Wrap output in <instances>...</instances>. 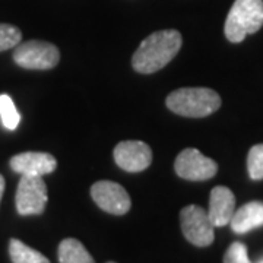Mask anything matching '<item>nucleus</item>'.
<instances>
[{
  "mask_svg": "<svg viewBox=\"0 0 263 263\" xmlns=\"http://www.w3.org/2000/svg\"><path fill=\"white\" fill-rule=\"evenodd\" d=\"M165 104L170 111L179 116L202 119L219 110L221 97L209 88H180L167 97Z\"/></svg>",
  "mask_w": 263,
  "mask_h": 263,
  "instance_id": "obj_2",
  "label": "nucleus"
},
{
  "mask_svg": "<svg viewBox=\"0 0 263 263\" xmlns=\"http://www.w3.org/2000/svg\"><path fill=\"white\" fill-rule=\"evenodd\" d=\"M57 254L60 263H95L85 246L76 238H65L59 245Z\"/></svg>",
  "mask_w": 263,
  "mask_h": 263,
  "instance_id": "obj_13",
  "label": "nucleus"
},
{
  "mask_svg": "<svg viewBox=\"0 0 263 263\" xmlns=\"http://www.w3.org/2000/svg\"><path fill=\"white\" fill-rule=\"evenodd\" d=\"M107 263H116V262H107Z\"/></svg>",
  "mask_w": 263,
  "mask_h": 263,
  "instance_id": "obj_20",
  "label": "nucleus"
},
{
  "mask_svg": "<svg viewBox=\"0 0 263 263\" xmlns=\"http://www.w3.org/2000/svg\"><path fill=\"white\" fill-rule=\"evenodd\" d=\"M91 197L97 206H100L107 214L124 215L130 211L132 200L126 189L116 181L101 180L92 184Z\"/></svg>",
  "mask_w": 263,
  "mask_h": 263,
  "instance_id": "obj_8",
  "label": "nucleus"
},
{
  "mask_svg": "<svg viewBox=\"0 0 263 263\" xmlns=\"http://www.w3.org/2000/svg\"><path fill=\"white\" fill-rule=\"evenodd\" d=\"M0 119L8 130H15L19 126L21 116L9 95H0Z\"/></svg>",
  "mask_w": 263,
  "mask_h": 263,
  "instance_id": "obj_15",
  "label": "nucleus"
},
{
  "mask_svg": "<svg viewBox=\"0 0 263 263\" xmlns=\"http://www.w3.org/2000/svg\"><path fill=\"white\" fill-rule=\"evenodd\" d=\"M10 168L21 176L43 177L57 168L56 158L48 152H22L13 155L9 161Z\"/></svg>",
  "mask_w": 263,
  "mask_h": 263,
  "instance_id": "obj_10",
  "label": "nucleus"
},
{
  "mask_svg": "<svg viewBox=\"0 0 263 263\" xmlns=\"http://www.w3.org/2000/svg\"><path fill=\"white\" fill-rule=\"evenodd\" d=\"M230 226L237 234H246L263 227V202L253 200L238 208L230 221Z\"/></svg>",
  "mask_w": 263,
  "mask_h": 263,
  "instance_id": "obj_12",
  "label": "nucleus"
},
{
  "mask_svg": "<svg viewBox=\"0 0 263 263\" xmlns=\"http://www.w3.org/2000/svg\"><path fill=\"white\" fill-rule=\"evenodd\" d=\"M22 32L10 24H0V51L15 48L21 43Z\"/></svg>",
  "mask_w": 263,
  "mask_h": 263,
  "instance_id": "obj_17",
  "label": "nucleus"
},
{
  "mask_svg": "<svg viewBox=\"0 0 263 263\" xmlns=\"http://www.w3.org/2000/svg\"><path fill=\"white\" fill-rule=\"evenodd\" d=\"M3 193H5V179H3V176L0 174V202H2Z\"/></svg>",
  "mask_w": 263,
  "mask_h": 263,
  "instance_id": "obj_19",
  "label": "nucleus"
},
{
  "mask_svg": "<svg viewBox=\"0 0 263 263\" xmlns=\"http://www.w3.org/2000/svg\"><path fill=\"white\" fill-rule=\"evenodd\" d=\"M260 263H263V260H262V262H260Z\"/></svg>",
  "mask_w": 263,
  "mask_h": 263,
  "instance_id": "obj_21",
  "label": "nucleus"
},
{
  "mask_svg": "<svg viewBox=\"0 0 263 263\" xmlns=\"http://www.w3.org/2000/svg\"><path fill=\"white\" fill-rule=\"evenodd\" d=\"M15 200L19 215H41L48 200L46 181L37 176H22L18 183Z\"/></svg>",
  "mask_w": 263,
  "mask_h": 263,
  "instance_id": "obj_6",
  "label": "nucleus"
},
{
  "mask_svg": "<svg viewBox=\"0 0 263 263\" xmlns=\"http://www.w3.org/2000/svg\"><path fill=\"white\" fill-rule=\"evenodd\" d=\"M181 231L189 243L196 247H208L214 243L215 227L211 222L208 212L197 205H189L180 212Z\"/></svg>",
  "mask_w": 263,
  "mask_h": 263,
  "instance_id": "obj_5",
  "label": "nucleus"
},
{
  "mask_svg": "<svg viewBox=\"0 0 263 263\" xmlns=\"http://www.w3.org/2000/svg\"><path fill=\"white\" fill-rule=\"evenodd\" d=\"M116 164L127 173H141L152 162V151L149 145L141 141L119 142L114 148Z\"/></svg>",
  "mask_w": 263,
  "mask_h": 263,
  "instance_id": "obj_9",
  "label": "nucleus"
},
{
  "mask_svg": "<svg viewBox=\"0 0 263 263\" xmlns=\"http://www.w3.org/2000/svg\"><path fill=\"white\" fill-rule=\"evenodd\" d=\"M263 27V0H235L226 19L227 40L241 43Z\"/></svg>",
  "mask_w": 263,
  "mask_h": 263,
  "instance_id": "obj_3",
  "label": "nucleus"
},
{
  "mask_svg": "<svg viewBox=\"0 0 263 263\" xmlns=\"http://www.w3.org/2000/svg\"><path fill=\"white\" fill-rule=\"evenodd\" d=\"M224 263H252L249 259L246 245L235 241L230 246L224 254Z\"/></svg>",
  "mask_w": 263,
  "mask_h": 263,
  "instance_id": "obj_18",
  "label": "nucleus"
},
{
  "mask_svg": "<svg viewBox=\"0 0 263 263\" xmlns=\"http://www.w3.org/2000/svg\"><path fill=\"white\" fill-rule=\"evenodd\" d=\"M9 256L12 263H50L44 254L24 245L18 238H12L9 241Z\"/></svg>",
  "mask_w": 263,
  "mask_h": 263,
  "instance_id": "obj_14",
  "label": "nucleus"
},
{
  "mask_svg": "<svg viewBox=\"0 0 263 263\" xmlns=\"http://www.w3.org/2000/svg\"><path fill=\"white\" fill-rule=\"evenodd\" d=\"M174 170L180 179L189 181H205L215 177L218 173V164L205 157L200 151L186 148L177 155Z\"/></svg>",
  "mask_w": 263,
  "mask_h": 263,
  "instance_id": "obj_7",
  "label": "nucleus"
},
{
  "mask_svg": "<svg viewBox=\"0 0 263 263\" xmlns=\"http://www.w3.org/2000/svg\"><path fill=\"white\" fill-rule=\"evenodd\" d=\"M15 63L24 69L31 70H48L59 65L60 62V51L59 48L40 40H31L27 43L18 44L13 51Z\"/></svg>",
  "mask_w": 263,
  "mask_h": 263,
  "instance_id": "obj_4",
  "label": "nucleus"
},
{
  "mask_svg": "<svg viewBox=\"0 0 263 263\" xmlns=\"http://www.w3.org/2000/svg\"><path fill=\"white\" fill-rule=\"evenodd\" d=\"M247 171L252 180H263V143H257L249 151Z\"/></svg>",
  "mask_w": 263,
  "mask_h": 263,
  "instance_id": "obj_16",
  "label": "nucleus"
},
{
  "mask_svg": "<svg viewBox=\"0 0 263 263\" xmlns=\"http://www.w3.org/2000/svg\"><path fill=\"white\" fill-rule=\"evenodd\" d=\"M235 212L234 193L226 186H216L211 190L208 215L215 228L230 224Z\"/></svg>",
  "mask_w": 263,
  "mask_h": 263,
  "instance_id": "obj_11",
  "label": "nucleus"
},
{
  "mask_svg": "<svg viewBox=\"0 0 263 263\" xmlns=\"http://www.w3.org/2000/svg\"><path fill=\"white\" fill-rule=\"evenodd\" d=\"M183 38L177 29H162L151 34L141 43L132 57V66L139 73H155L177 56Z\"/></svg>",
  "mask_w": 263,
  "mask_h": 263,
  "instance_id": "obj_1",
  "label": "nucleus"
}]
</instances>
